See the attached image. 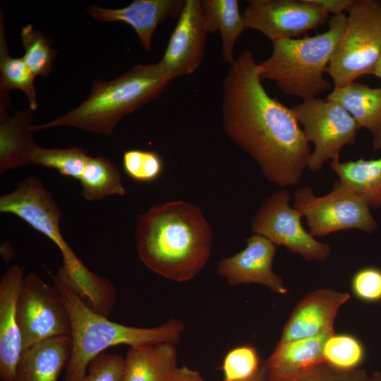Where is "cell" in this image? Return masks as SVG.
<instances>
[{
    "label": "cell",
    "mask_w": 381,
    "mask_h": 381,
    "mask_svg": "<svg viewBox=\"0 0 381 381\" xmlns=\"http://www.w3.org/2000/svg\"><path fill=\"white\" fill-rule=\"evenodd\" d=\"M222 119L230 140L281 188L296 184L311 155L292 109L269 95L259 64L250 51L230 65L222 85Z\"/></svg>",
    "instance_id": "6da1fadb"
},
{
    "label": "cell",
    "mask_w": 381,
    "mask_h": 381,
    "mask_svg": "<svg viewBox=\"0 0 381 381\" xmlns=\"http://www.w3.org/2000/svg\"><path fill=\"white\" fill-rule=\"evenodd\" d=\"M212 229L199 207L183 200L152 206L137 216L136 248L151 271L167 279H193L210 258Z\"/></svg>",
    "instance_id": "7a4b0ae2"
},
{
    "label": "cell",
    "mask_w": 381,
    "mask_h": 381,
    "mask_svg": "<svg viewBox=\"0 0 381 381\" xmlns=\"http://www.w3.org/2000/svg\"><path fill=\"white\" fill-rule=\"evenodd\" d=\"M54 282L66 305L71 325V350L64 380L83 377L91 361L109 347L176 344L184 331L183 322L176 318L154 327H131L109 320L85 303L63 266Z\"/></svg>",
    "instance_id": "3957f363"
},
{
    "label": "cell",
    "mask_w": 381,
    "mask_h": 381,
    "mask_svg": "<svg viewBox=\"0 0 381 381\" xmlns=\"http://www.w3.org/2000/svg\"><path fill=\"white\" fill-rule=\"evenodd\" d=\"M171 80L157 63L137 65L113 80H95L76 108L32 130L71 126L110 135L123 117L157 98Z\"/></svg>",
    "instance_id": "277c9868"
},
{
    "label": "cell",
    "mask_w": 381,
    "mask_h": 381,
    "mask_svg": "<svg viewBox=\"0 0 381 381\" xmlns=\"http://www.w3.org/2000/svg\"><path fill=\"white\" fill-rule=\"evenodd\" d=\"M346 20L344 13L336 15L322 33L272 41L271 55L258 64L261 80H272L284 94L303 101L329 90L332 85L324 73L344 32Z\"/></svg>",
    "instance_id": "5b68a950"
},
{
    "label": "cell",
    "mask_w": 381,
    "mask_h": 381,
    "mask_svg": "<svg viewBox=\"0 0 381 381\" xmlns=\"http://www.w3.org/2000/svg\"><path fill=\"white\" fill-rule=\"evenodd\" d=\"M381 55V2L355 0L349 11L344 32L326 73L334 88L373 74Z\"/></svg>",
    "instance_id": "8992f818"
},
{
    "label": "cell",
    "mask_w": 381,
    "mask_h": 381,
    "mask_svg": "<svg viewBox=\"0 0 381 381\" xmlns=\"http://www.w3.org/2000/svg\"><path fill=\"white\" fill-rule=\"evenodd\" d=\"M293 207L306 217L309 233L315 238L342 230L371 234L377 229L370 207L339 179L322 196L315 195L309 186L300 188L294 194Z\"/></svg>",
    "instance_id": "52a82bcc"
},
{
    "label": "cell",
    "mask_w": 381,
    "mask_h": 381,
    "mask_svg": "<svg viewBox=\"0 0 381 381\" xmlns=\"http://www.w3.org/2000/svg\"><path fill=\"white\" fill-rule=\"evenodd\" d=\"M308 142L314 145L307 169L316 172L328 161L339 160L341 148L355 143L360 127L339 104L316 97L292 108Z\"/></svg>",
    "instance_id": "ba28073f"
},
{
    "label": "cell",
    "mask_w": 381,
    "mask_h": 381,
    "mask_svg": "<svg viewBox=\"0 0 381 381\" xmlns=\"http://www.w3.org/2000/svg\"><path fill=\"white\" fill-rule=\"evenodd\" d=\"M17 315L23 350L49 338L71 336V319L61 294L35 273L25 276Z\"/></svg>",
    "instance_id": "9c48e42d"
},
{
    "label": "cell",
    "mask_w": 381,
    "mask_h": 381,
    "mask_svg": "<svg viewBox=\"0 0 381 381\" xmlns=\"http://www.w3.org/2000/svg\"><path fill=\"white\" fill-rule=\"evenodd\" d=\"M289 201L286 190H278L265 199L252 219V232L299 254L307 261L325 262L331 246L318 241L303 228L302 214L289 205Z\"/></svg>",
    "instance_id": "30bf717a"
},
{
    "label": "cell",
    "mask_w": 381,
    "mask_h": 381,
    "mask_svg": "<svg viewBox=\"0 0 381 381\" xmlns=\"http://www.w3.org/2000/svg\"><path fill=\"white\" fill-rule=\"evenodd\" d=\"M241 15L246 29L258 30L272 42L297 38L329 17L311 0H250Z\"/></svg>",
    "instance_id": "8fae6325"
},
{
    "label": "cell",
    "mask_w": 381,
    "mask_h": 381,
    "mask_svg": "<svg viewBox=\"0 0 381 381\" xmlns=\"http://www.w3.org/2000/svg\"><path fill=\"white\" fill-rule=\"evenodd\" d=\"M202 0H185L163 56L157 64L171 80L200 66L207 34Z\"/></svg>",
    "instance_id": "7c38bea8"
},
{
    "label": "cell",
    "mask_w": 381,
    "mask_h": 381,
    "mask_svg": "<svg viewBox=\"0 0 381 381\" xmlns=\"http://www.w3.org/2000/svg\"><path fill=\"white\" fill-rule=\"evenodd\" d=\"M0 212L18 217L48 237L60 250L68 246L60 231V208L38 178L24 179L13 190L1 195Z\"/></svg>",
    "instance_id": "4fadbf2b"
},
{
    "label": "cell",
    "mask_w": 381,
    "mask_h": 381,
    "mask_svg": "<svg viewBox=\"0 0 381 381\" xmlns=\"http://www.w3.org/2000/svg\"><path fill=\"white\" fill-rule=\"evenodd\" d=\"M246 242L243 250L219 261L217 273L231 286L258 284L275 294H286L288 289L282 278L272 270L277 246L256 234L248 238Z\"/></svg>",
    "instance_id": "5bb4252c"
},
{
    "label": "cell",
    "mask_w": 381,
    "mask_h": 381,
    "mask_svg": "<svg viewBox=\"0 0 381 381\" xmlns=\"http://www.w3.org/2000/svg\"><path fill=\"white\" fill-rule=\"evenodd\" d=\"M25 278L23 269L9 267L0 280V380L15 381L17 364L23 351L17 308Z\"/></svg>",
    "instance_id": "9a60e30c"
},
{
    "label": "cell",
    "mask_w": 381,
    "mask_h": 381,
    "mask_svg": "<svg viewBox=\"0 0 381 381\" xmlns=\"http://www.w3.org/2000/svg\"><path fill=\"white\" fill-rule=\"evenodd\" d=\"M350 298L347 292L320 289L307 294L295 306L279 342L305 339L334 329L340 307Z\"/></svg>",
    "instance_id": "2e32d148"
},
{
    "label": "cell",
    "mask_w": 381,
    "mask_h": 381,
    "mask_svg": "<svg viewBox=\"0 0 381 381\" xmlns=\"http://www.w3.org/2000/svg\"><path fill=\"white\" fill-rule=\"evenodd\" d=\"M184 1L135 0L121 8H106L90 5L87 13L100 22H124L136 32L145 50H150L153 33L167 18H179Z\"/></svg>",
    "instance_id": "e0dca14e"
},
{
    "label": "cell",
    "mask_w": 381,
    "mask_h": 381,
    "mask_svg": "<svg viewBox=\"0 0 381 381\" xmlns=\"http://www.w3.org/2000/svg\"><path fill=\"white\" fill-rule=\"evenodd\" d=\"M334 329L317 336L279 342L263 363L268 381H294L325 363L324 346Z\"/></svg>",
    "instance_id": "ac0fdd59"
},
{
    "label": "cell",
    "mask_w": 381,
    "mask_h": 381,
    "mask_svg": "<svg viewBox=\"0 0 381 381\" xmlns=\"http://www.w3.org/2000/svg\"><path fill=\"white\" fill-rule=\"evenodd\" d=\"M71 336L49 338L23 350L15 381H58L71 355Z\"/></svg>",
    "instance_id": "d6986e66"
},
{
    "label": "cell",
    "mask_w": 381,
    "mask_h": 381,
    "mask_svg": "<svg viewBox=\"0 0 381 381\" xmlns=\"http://www.w3.org/2000/svg\"><path fill=\"white\" fill-rule=\"evenodd\" d=\"M326 99L346 110L360 128H365L370 133L373 150H381V87H372L353 82L334 88Z\"/></svg>",
    "instance_id": "ffe728a7"
},
{
    "label": "cell",
    "mask_w": 381,
    "mask_h": 381,
    "mask_svg": "<svg viewBox=\"0 0 381 381\" xmlns=\"http://www.w3.org/2000/svg\"><path fill=\"white\" fill-rule=\"evenodd\" d=\"M32 111L20 109L8 116L1 110L0 173L31 164V155L37 145L32 135Z\"/></svg>",
    "instance_id": "44dd1931"
},
{
    "label": "cell",
    "mask_w": 381,
    "mask_h": 381,
    "mask_svg": "<svg viewBox=\"0 0 381 381\" xmlns=\"http://www.w3.org/2000/svg\"><path fill=\"white\" fill-rule=\"evenodd\" d=\"M177 357L174 343L130 346L122 381H167L178 368Z\"/></svg>",
    "instance_id": "7402d4cb"
},
{
    "label": "cell",
    "mask_w": 381,
    "mask_h": 381,
    "mask_svg": "<svg viewBox=\"0 0 381 381\" xmlns=\"http://www.w3.org/2000/svg\"><path fill=\"white\" fill-rule=\"evenodd\" d=\"M339 179L370 208L381 207V157L377 159L329 162Z\"/></svg>",
    "instance_id": "603a6c76"
},
{
    "label": "cell",
    "mask_w": 381,
    "mask_h": 381,
    "mask_svg": "<svg viewBox=\"0 0 381 381\" xmlns=\"http://www.w3.org/2000/svg\"><path fill=\"white\" fill-rule=\"evenodd\" d=\"M208 33L219 31L224 61L231 65L234 50L241 34L246 29L237 0H202Z\"/></svg>",
    "instance_id": "cb8c5ba5"
},
{
    "label": "cell",
    "mask_w": 381,
    "mask_h": 381,
    "mask_svg": "<svg viewBox=\"0 0 381 381\" xmlns=\"http://www.w3.org/2000/svg\"><path fill=\"white\" fill-rule=\"evenodd\" d=\"M80 181L82 196L88 201L126 194L118 168L104 156L89 157Z\"/></svg>",
    "instance_id": "d4e9b609"
},
{
    "label": "cell",
    "mask_w": 381,
    "mask_h": 381,
    "mask_svg": "<svg viewBox=\"0 0 381 381\" xmlns=\"http://www.w3.org/2000/svg\"><path fill=\"white\" fill-rule=\"evenodd\" d=\"M0 92L1 97H8L13 89L23 92L32 111L37 109V95L34 85L35 76L26 66L23 59L13 58L6 44L4 15L0 13Z\"/></svg>",
    "instance_id": "484cf974"
},
{
    "label": "cell",
    "mask_w": 381,
    "mask_h": 381,
    "mask_svg": "<svg viewBox=\"0 0 381 381\" xmlns=\"http://www.w3.org/2000/svg\"><path fill=\"white\" fill-rule=\"evenodd\" d=\"M88 156L81 148H44L38 145L31 155V163L55 169L61 174L80 180Z\"/></svg>",
    "instance_id": "4316f807"
},
{
    "label": "cell",
    "mask_w": 381,
    "mask_h": 381,
    "mask_svg": "<svg viewBox=\"0 0 381 381\" xmlns=\"http://www.w3.org/2000/svg\"><path fill=\"white\" fill-rule=\"evenodd\" d=\"M20 37L25 49L22 58L32 74L35 77L49 75L57 52L52 48L49 37L31 24L22 28Z\"/></svg>",
    "instance_id": "83f0119b"
},
{
    "label": "cell",
    "mask_w": 381,
    "mask_h": 381,
    "mask_svg": "<svg viewBox=\"0 0 381 381\" xmlns=\"http://www.w3.org/2000/svg\"><path fill=\"white\" fill-rule=\"evenodd\" d=\"M323 355L328 364L339 369L351 370L361 365L365 352L362 344L356 337L334 333L325 344Z\"/></svg>",
    "instance_id": "f1b7e54d"
},
{
    "label": "cell",
    "mask_w": 381,
    "mask_h": 381,
    "mask_svg": "<svg viewBox=\"0 0 381 381\" xmlns=\"http://www.w3.org/2000/svg\"><path fill=\"white\" fill-rule=\"evenodd\" d=\"M123 166L128 177L141 183L155 181L164 169L163 161L159 154L135 149L124 152Z\"/></svg>",
    "instance_id": "f546056e"
},
{
    "label": "cell",
    "mask_w": 381,
    "mask_h": 381,
    "mask_svg": "<svg viewBox=\"0 0 381 381\" xmlns=\"http://www.w3.org/2000/svg\"><path fill=\"white\" fill-rule=\"evenodd\" d=\"M261 364L257 350L250 345H242L230 350L225 356L223 381H241L253 375Z\"/></svg>",
    "instance_id": "4dcf8cb0"
},
{
    "label": "cell",
    "mask_w": 381,
    "mask_h": 381,
    "mask_svg": "<svg viewBox=\"0 0 381 381\" xmlns=\"http://www.w3.org/2000/svg\"><path fill=\"white\" fill-rule=\"evenodd\" d=\"M123 368V357L115 353H102L91 361L83 377L64 381H122Z\"/></svg>",
    "instance_id": "1f68e13d"
},
{
    "label": "cell",
    "mask_w": 381,
    "mask_h": 381,
    "mask_svg": "<svg viewBox=\"0 0 381 381\" xmlns=\"http://www.w3.org/2000/svg\"><path fill=\"white\" fill-rule=\"evenodd\" d=\"M351 289L356 298L363 301H380L381 269L365 267L358 270L352 277Z\"/></svg>",
    "instance_id": "d6a6232c"
},
{
    "label": "cell",
    "mask_w": 381,
    "mask_h": 381,
    "mask_svg": "<svg viewBox=\"0 0 381 381\" xmlns=\"http://www.w3.org/2000/svg\"><path fill=\"white\" fill-rule=\"evenodd\" d=\"M367 377L364 370L339 369L325 362L294 381H365Z\"/></svg>",
    "instance_id": "836d02e7"
},
{
    "label": "cell",
    "mask_w": 381,
    "mask_h": 381,
    "mask_svg": "<svg viewBox=\"0 0 381 381\" xmlns=\"http://www.w3.org/2000/svg\"><path fill=\"white\" fill-rule=\"evenodd\" d=\"M311 1L329 14L332 13L336 16L342 14L344 11L349 12L355 0H311Z\"/></svg>",
    "instance_id": "e575fe53"
},
{
    "label": "cell",
    "mask_w": 381,
    "mask_h": 381,
    "mask_svg": "<svg viewBox=\"0 0 381 381\" xmlns=\"http://www.w3.org/2000/svg\"><path fill=\"white\" fill-rule=\"evenodd\" d=\"M167 381H205L202 375L186 366L178 367Z\"/></svg>",
    "instance_id": "d590c367"
},
{
    "label": "cell",
    "mask_w": 381,
    "mask_h": 381,
    "mask_svg": "<svg viewBox=\"0 0 381 381\" xmlns=\"http://www.w3.org/2000/svg\"><path fill=\"white\" fill-rule=\"evenodd\" d=\"M1 255L6 262H10L14 258V250L9 242H5L1 245Z\"/></svg>",
    "instance_id": "8d00e7d4"
},
{
    "label": "cell",
    "mask_w": 381,
    "mask_h": 381,
    "mask_svg": "<svg viewBox=\"0 0 381 381\" xmlns=\"http://www.w3.org/2000/svg\"><path fill=\"white\" fill-rule=\"evenodd\" d=\"M241 381H268L266 369L264 364H262L256 373L248 379Z\"/></svg>",
    "instance_id": "74e56055"
},
{
    "label": "cell",
    "mask_w": 381,
    "mask_h": 381,
    "mask_svg": "<svg viewBox=\"0 0 381 381\" xmlns=\"http://www.w3.org/2000/svg\"><path fill=\"white\" fill-rule=\"evenodd\" d=\"M365 381H381V372L375 371L370 375H368Z\"/></svg>",
    "instance_id": "f35d334b"
},
{
    "label": "cell",
    "mask_w": 381,
    "mask_h": 381,
    "mask_svg": "<svg viewBox=\"0 0 381 381\" xmlns=\"http://www.w3.org/2000/svg\"><path fill=\"white\" fill-rule=\"evenodd\" d=\"M373 75L381 78V55Z\"/></svg>",
    "instance_id": "ab89813d"
}]
</instances>
